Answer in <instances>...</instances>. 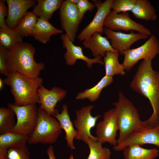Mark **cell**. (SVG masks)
<instances>
[{"label": "cell", "mask_w": 159, "mask_h": 159, "mask_svg": "<svg viewBox=\"0 0 159 159\" xmlns=\"http://www.w3.org/2000/svg\"><path fill=\"white\" fill-rule=\"evenodd\" d=\"M38 92L39 97V108L53 116L59 112L55 108L57 103L66 96V90L59 87L54 86L49 90L42 85L39 88Z\"/></svg>", "instance_id": "15"}, {"label": "cell", "mask_w": 159, "mask_h": 159, "mask_svg": "<svg viewBox=\"0 0 159 159\" xmlns=\"http://www.w3.org/2000/svg\"><path fill=\"white\" fill-rule=\"evenodd\" d=\"M87 144L90 150L87 159H110V150L108 148L103 147L100 142L89 138Z\"/></svg>", "instance_id": "29"}, {"label": "cell", "mask_w": 159, "mask_h": 159, "mask_svg": "<svg viewBox=\"0 0 159 159\" xmlns=\"http://www.w3.org/2000/svg\"><path fill=\"white\" fill-rule=\"evenodd\" d=\"M15 112L7 107L0 108V135L11 131L15 126Z\"/></svg>", "instance_id": "28"}, {"label": "cell", "mask_w": 159, "mask_h": 159, "mask_svg": "<svg viewBox=\"0 0 159 159\" xmlns=\"http://www.w3.org/2000/svg\"><path fill=\"white\" fill-rule=\"evenodd\" d=\"M123 53L124 57L122 64L125 70L129 71L140 60H153L159 54V41L154 35H151L143 45L126 50Z\"/></svg>", "instance_id": "6"}, {"label": "cell", "mask_w": 159, "mask_h": 159, "mask_svg": "<svg viewBox=\"0 0 159 159\" xmlns=\"http://www.w3.org/2000/svg\"><path fill=\"white\" fill-rule=\"evenodd\" d=\"M62 32V30L54 26L49 21L38 18L32 31V36L39 42L46 44L49 41L52 35Z\"/></svg>", "instance_id": "21"}, {"label": "cell", "mask_w": 159, "mask_h": 159, "mask_svg": "<svg viewBox=\"0 0 159 159\" xmlns=\"http://www.w3.org/2000/svg\"><path fill=\"white\" fill-rule=\"evenodd\" d=\"M6 0H0V28L7 27L5 23V17L7 16L8 8L5 5Z\"/></svg>", "instance_id": "35"}, {"label": "cell", "mask_w": 159, "mask_h": 159, "mask_svg": "<svg viewBox=\"0 0 159 159\" xmlns=\"http://www.w3.org/2000/svg\"><path fill=\"white\" fill-rule=\"evenodd\" d=\"M7 104L15 112L17 119L11 131L29 135L35 128L37 119L38 108L36 104L18 106L14 103Z\"/></svg>", "instance_id": "7"}, {"label": "cell", "mask_w": 159, "mask_h": 159, "mask_svg": "<svg viewBox=\"0 0 159 159\" xmlns=\"http://www.w3.org/2000/svg\"><path fill=\"white\" fill-rule=\"evenodd\" d=\"M159 125L152 128L144 129L136 132L128 136L125 140L114 146L116 151H123L127 146L133 144L142 146L151 144L159 148Z\"/></svg>", "instance_id": "14"}, {"label": "cell", "mask_w": 159, "mask_h": 159, "mask_svg": "<svg viewBox=\"0 0 159 159\" xmlns=\"http://www.w3.org/2000/svg\"><path fill=\"white\" fill-rule=\"evenodd\" d=\"M22 38L13 29L0 28V45L9 50L16 44L22 42Z\"/></svg>", "instance_id": "30"}, {"label": "cell", "mask_w": 159, "mask_h": 159, "mask_svg": "<svg viewBox=\"0 0 159 159\" xmlns=\"http://www.w3.org/2000/svg\"><path fill=\"white\" fill-rule=\"evenodd\" d=\"M8 14L5 20L6 26L13 29L17 25L28 9L35 6L34 0H7Z\"/></svg>", "instance_id": "17"}, {"label": "cell", "mask_w": 159, "mask_h": 159, "mask_svg": "<svg viewBox=\"0 0 159 159\" xmlns=\"http://www.w3.org/2000/svg\"><path fill=\"white\" fill-rule=\"evenodd\" d=\"M59 14L62 28L65 31L68 37L74 43L82 20L77 4L69 0L63 1L59 8Z\"/></svg>", "instance_id": "10"}, {"label": "cell", "mask_w": 159, "mask_h": 159, "mask_svg": "<svg viewBox=\"0 0 159 159\" xmlns=\"http://www.w3.org/2000/svg\"><path fill=\"white\" fill-rule=\"evenodd\" d=\"M8 51L0 45V73L7 77L10 74L6 67Z\"/></svg>", "instance_id": "33"}, {"label": "cell", "mask_w": 159, "mask_h": 159, "mask_svg": "<svg viewBox=\"0 0 159 159\" xmlns=\"http://www.w3.org/2000/svg\"><path fill=\"white\" fill-rule=\"evenodd\" d=\"M103 118L96 125L97 141L102 144L107 143L115 146L117 145L116 138L119 128L115 108L105 112Z\"/></svg>", "instance_id": "11"}, {"label": "cell", "mask_w": 159, "mask_h": 159, "mask_svg": "<svg viewBox=\"0 0 159 159\" xmlns=\"http://www.w3.org/2000/svg\"><path fill=\"white\" fill-rule=\"evenodd\" d=\"M79 15L82 20L86 12L92 10L95 7L94 4L87 0H79L77 4Z\"/></svg>", "instance_id": "34"}, {"label": "cell", "mask_w": 159, "mask_h": 159, "mask_svg": "<svg viewBox=\"0 0 159 159\" xmlns=\"http://www.w3.org/2000/svg\"><path fill=\"white\" fill-rule=\"evenodd\" d=\"M72 3L77 4L79 0H69Z\"/></svg>", "instance_id": "38"}, {"label": "cell", "mask_w": 159, "mask_h": 159, "mask_svg": "<svg viewBox=\"0 0 159 159\" xmlns=\"http://www.w3.org/2000/svg\"><path fill=\"white\" fill-rule=\"evenodd\" d=\"M82 44L85 47L91 51L94 58L104 57L108 51H117L113 49L106 37L102 36L99 32L93 33L83 41Z\"/></svg>", "instance_id": "18"}, {"label": "cell", "mask_w": 159, "mask_h": 159, "mask_svg": "<svg viewBox=\"0 0 159 159\" xmlns=\"http://www.w3.org/2000/svg\"></svg>", "instance_id": "40"}, {"label": "cell", "mask_w": 159, "mask_h": 159, "mask_svg": "<svg viewBox=\"0 0 159 159\" xmlns=\"http://www.w3.org/2000/svg\"><path fill=\"white\" fill-rule=\"evenodd\" d=\"M46 153L49 159H56L54 155V148L52 145H50L46 150ZM68 159H74L73 155L72 154L69 156Z\"/></svg>", "instance_id": "36"}, {"label": "cell", "mask_w": 159, "mask_h": 159, "mask_svg": "<svg viewBox=\"0 0 159 159\" xmlns=\"http://www.w3.org/2000/svg\"><path fill=\"white\" fill-rule=\"evenodd\" d=\"M4 82L3 80L0 78V90H1L4 87Z\"/></svg>", "instance_id": "37"}, {"label": "cell", "mask_w": 159, "mask_h": 159, "mask_svg": "<svg viewBox=\"0 0 159 159\" xmlns=\"http://www.w3.org/2000/svg\"><path fill=\"white\" fill-rule=\"evenodd\" d=\"M104 26L115 31H135L148 36L151 35L149 29L131 19L127 12L118 14L111 11L105 19Z\"/></svg>", "instance_id": "9"}, {"label": "cell", "mask_w": 159, "mask_h": 159, "mask_svg": "<svg viewBox=\"0 0 159 159\" xmlns=\"http://www.w3.org/2000/svg\"><path fill=\"white\" fill-rule=\"evenodd\" d=\"M136 1V0H113L112 9L118 14L131 11Z\"/></svg>", "instance_id": "32"}, {"label": "cell", "mask_w": 159, "mask_h": 159, "mask_svg": "<svg viewBox=\"0 0 159 159\" xmlns=\"http://www.w3.org/2000/svg\"><path fill=\"white\" fill-rule=\"evenodd\" d=\"M113 77L105 75L95 86L79 93L76 97L77 100L87 99L94 102L99 97L100 93L104 88L110 85L113 82Z\"/></svg>", "instance_id": "26"}, {"label": "cell", "mask_w": 159, "mask_h": 159, "mask_svg": "<svg viewBox=\"0 0 159 159\" xmlns=\"http://www.w3.org/2000/svg\"><path fill=\"white\" fill-rule=\"evenodd\" d=\"M0 159H8L7 156L1 158H0Z\"/></svg>", "instance_id": "39"}, {"label": "cell", "mask_w": 159, "mask_h": 159, "mask_svg": "<svg viewBox=\"0 0 159 159\" xmlns=\"http://www.w3.org/2000/svg\"><path fill=\"white\" fill-rule=\"evenodd\" d=\"M30 152L26 144L23 146L10 148L7 151L8 159H31Z\"/></svg>", "instance_id": "31"}, {"label": "cell", "mask_w": 159, "mask_h": 159, "mask_svg": "<svg viewBox=\"0 0 159 159\" xmlns=\"http://www.w3.org/2000/svg\"><path fill=\"white\" fill-rule=\"evenodd\" d=\"M62 130L57 120L39 108L36 125L29 135L27 143L30 145L54 143L57 140Z\"/></svg>", "instance_id": "5"}, {"label": "cell", "mask_w": 159, "mask_h": 159, "mask_svg": "<svg viewBox=\"0 0 159 159\" xmlns=\"http://www.w3.org/2000/svg\"><path fill=\"white\" fill-rule=\"evenodd\" d=\"M103 33L106 38L110 40L113 49L121 55H123L124 51L130 49L135 42L141 39H147L148 37L139 32L135 33L133 31H131L129 33H125L112 31L105 27L104 28Z\"/></svg>", "instance_id": "13"}, {"label": "cell", "mask_w": 159, "mask_h": 159, "mask_svg": "<svg viewBox=\"0 0 159 159\" xmlns=\"http://www.w3.org/2000/svg\"><path fill=\"white\" fill-rule=\"evenodd\" d=\"M4 84L10 88V92L18 106L39 103L38 90L42 85L43 79L31 78L17 72L10 73L4 80Z\"/></svg>", "instance_id": "3"}, {"label": "cell", "mask_w": 159, "mask_h": 159, "mask_svg": "<svg viewBox=\"0 0 159 159\" xmlns=\"http://www.w3.org/2000/svg\"><path fill=\"white\" fill-rule=\"evenodd\" d=\"M131 12L136 19L154 21L157 18L155 8L148 0H136Z\"/></svg>", "instance_id": "24"}, {"label": "cell", "mask_w": 159, "mask_h": 159, "mask_svg": "<svg viewBox=\"0 0 159 159\" xmlns=\"http://www.w3.org/2000/svg\"><path fill=\"white\" fill-rule=\"evenodd\" d=\"M29 136L12 131L0 135V158L7 156V151L9 148L26 145Z\"/></svg>", "instance_id": "20"}, {"label": "cell", "mask_w": 159, "mask_h": 159, "mask_svg": "<svg viewBox=\"0 0 159 159\" xmlns=\"http://www.w3.org/2000/svg\"><path fill=\"white\" fill-rule=\"evenodd\" d=\"M123 151L124 159H155L159 155L157 149L145 148L138 144L129 145Z\"/></svg>", "instance_id": "23"}, {"label": "cell", "mask_w": 159, "mask_h": 159, "mask_svg": "<svg viewBox=\"0 0 159 159\" xmlns=\"http://www.w3.org/2000/svg\"><path fill=\"white\" fill-rule=\"evenodd\" d=\"M32 12L38 18L47 21L51 18L54 12L59 9L63 0H37Z\"/></svg>", "instance_id": "22"}, {"label": "cell", "mask_w": 159, "mask_h": 159, "mask_svg": "<svg viewBox=\"0 0 159 159\" xmlns=\"http://www.w3.org/2000/svg\"><path fill=\"white\" fill-rule=\"evenodd\" d=\"M119 54L118 51H108L106 53L103 59L106 75L113 77L118 74H125L124 68L119 61Z\"/></svg>", "instance_id": "25"}, {"label": "cell", "mask_w": 159, "mask_h": 159, "mask_svg": "<svg viewBox=\"0 0 159 159\" xmlns=\"http://www.w3.org/2000/svg\"><path fill=\"white\" fill-rule=\"evenodd\" d=\"M53 116L59 121L61 128L65 132L64 138L67 146L71 149H75L76 148L74 146L73 140L76 135L77 131L71 120L67 105L64 104L61 113L58 112Z\"/></svg>", "instance_id": "19"}, {"label": "cell", "mask_w": 159, "mask_h": 159, "mask_svg": "<svg viewBox=\"0 0 159 159\" xmlns=\"http://www.w3.org/2000/svg\"><path fill=\"white\" fill-rule=\"evenodd\" d=\"M38 19V17L32 11H28L13 29L22 38L24 37L32 36V31Z\"/></svg>", "instance_id": "27"}, {"label": "cell", "mask_w": 159, "mask_h": 159, "mask_svg": "<svg viewBox=\"0 0 159 159\" xmlns=\"http://www.w3.org/2000/svg\"><path fill=\"white\" fill-rule=\"evenodd\" d=\"M60 38L62 41L63 47L66 49L64 57L67 64L73 65L78 59L85 61L89 68H92V64L95 63L102 65L104 64L103 61L101 59L102 57L101 56L91 59L85 56L83 52L82 48L74 45L65 34H62Z\"/></svg>", "instance_id": "16"}, {"label": "cell", "mask_w": 159, "mask_h": 159, "mask_svg": "<svg viewBox=\"0 0 159 159\" xmlns=\"http://www.w3.org/2000/svg\"><path fill=\"white\" fill-rule=\"evenodd\" d=\"M92 1L97 11L92 20L78 35V39L80 41H84L95 33H103L105 21L111 11L113 0H106L103 2L99 0Z\"/></svg>", "instance_id": "12"}, {"label": "cell", "mask_w": 159, "mask_h": 159, "mask_svg": "<svg viewBox=\"0 0 159 159\" xmlns=\"http://www.w3.org/2000/svg\"><path fill=\"white\" fill-rule=\"evenodd\" d=\"M35 48L30 43L23 41L15 45L8 51L7 69L9 72H17L31 78L39 77L45 67L42 62L34 59Z\"/></svg>", "instance_id": "2"}, {"label": "cell", "mask_w": 159, "mask_h": 159, "mask_svg": "<svg viewBox=\"0 0 159 159\" xmlns=\"http://www.w3.org/2000/svg\"><path fill=\"white\" fill-rule=\"evenodd\" d=\"M94 107L90 105L76 110V118L73 120L77 131L75 139L81 140L86 144L89 138L97 141L96 137L91 134L90 130L96 125L97 121L101 116L99 115L94 117L92 115L91 111Z\"/></svg>", "instance_id": "8"}, {"label": "cell", "mask_w": 159, "mask_h": 159, "mask_svg": "<svg viewBox=\"0 0 159 159\" xmlns=\"http://www.w3.org/2000/svg\"><path fill=\"white\" fill-rule=\"evenodd\" d=\"M152 60L148 59L140 63L130 85L134 91L148 98L152 107L151 116L143 121L147 129L159 125V72L153 69Z\"/></svg>", "instance_id": "1"}, {"label": "cell", "mask_w": 159, "mask_h": 159, "mask_svg": "<svg viewBox=\"0 0 159 159\" xmlns=\"http://www.w3.org/2000/svg\"><path fill=\"white\" fill-rule=\"evenodd\" d=\"M117 101L113 105L115 109L119 131L117 144L125 140L133 133L144 127L138 110L132 103L121 92Z\"/></svg>", "instance_id": "4"}]
</instances>
